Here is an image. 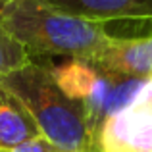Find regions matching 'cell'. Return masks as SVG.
Here are the masks:
<instances>
[{
  "label": "cell",
  "mask_w": 152,
  "mask_h": 152,
  "mask_svg": "<svg viewBox=\"0 0 152 152\" xmlns=\"http://www.w3.org/2000/svg\"><path fill=\"white\" fill-rule=\"evenodd\" d=\"M0 23L33 60L37 56H64L93 62L115 39L102 23L64 14L42 0H12L0 12Z\"/></svg>",
  "instance_id": "cell-1"
},
{
  "label": "cell",
  "mask_w": 152,
  "mask_h": 152,
  "mask_svg": "<svg viewBox=\"0 0 152 152\" xmlns=\"http://www.w3.org/2000/svg\"><path fill=\"white\" fill-rule=\"evenodd\" d=\"M35 119L39 131L62 152H96L83 110L73 102L52 77L50 66L27 62L0 81Z\"/></svg>",
  "instance_id": "cell-2"
},
{
  "label": "cell",
  "mask_w": 152,
  "mask_h": 152,
  "mask_svg": "<svg viewBox=\"0 0 152 152\" xmlns=\"http://www.w3.org/2000/svg\"><path fill=\"white\" fill-rule=\"evenodd\" d=\"M50 71L58 87L83 110L87 125L94 135V142L102 123L129 106L148 83L145 79L119 75L102 69L93 62L75 58L50 66Z\"/></svg>",
  "instance_id": "cell-3"
},
{
  "label": "cell",
  "mask_w": 152,
  "mask_h": 152,
  "mask_svg": "<svg viewBox=\"0 0 152 152\" xmlns=\"http://www.w3.org/2000/svg\"><path fill=\"white\" fill-rule=\"evenodd\" d=\"M96 152H152V81L127 108L102 123Z\"/></svg>",
  "instance_id": "cell-4"
},
{
  "label": "cell",
  "mask_w": 152,
  "mask_h": 152,
  "mask_svg": "<svg viewBox=\"0 0 152 152\" xmlns=\"http://www.w3.org/2000/svg\"><path fill=\"white\" fill-rule=\"evenodd\" d=\"M64 14L102 23L110 29L115 23L148 27L152 33V0H42Z\"/></svg>",
  "instance_id": "cell-5"
},
{
  "label": "cell",
  "mask_w": 152,
  "mask_h": 152,
  "mask_svg": "<svg viewBox=\"0 0 152 152\" xmlns=\"http://www.w3.org/2000/svg\"><path fill=\"white\" fill-rule=\"evenodd\" d=\"M93 64L119 75L152 81V35L114 39L110 46L93 60Z\"/></svg>",
  "instance_id": "cell-6"
},
{
  "label": "cell",
  "mask_w": 152,
  "mask_h": 152,
  "mask_svg": "<svg viewBox=\"0 0 152 152\" xmlns=\"http://www.w3.org/2000/svg\"><path fill=\"white\" fill-rule=\"evenodd\" d=\"M41 137L35 119L12 93L0 87V150H10Z\"/></svg>",
  "instance_id": "cell-7"
},
{
  "label": "cell",
  "mask_w": 152,
  "mask_h": 152,
  "mask_svg": "<svg viewBox=\"0 0 152 152\" xmlns=\"http://www.w3.org/2000/svg\"><path fill=\"white\" fill-rule=\"evenodd\" d=\"M31 60L33 58L25 50V46L0 23V81Z\"/></svg>",
  "instance_id": "cell-8"
},
{
  "label": "cell",
  "mask_w": 152,
  "mask_h": 152,
  "mask_svg": "<svg viewBox=\"0 0 152 152\" xmlns=\"http://www.w3.org/2000/svg\"><path fill=\"white\" fill-rule=\"evenodd\" d=\"M0 152H62L58 146H54L48 139L41 137L37 139H31V141L23 142V145L15 146V148H10V150H0Z\"/></svg>",
  "instance_id": "cell-9"
},
{
  "label": "cell",
  "mask_w": 152,
  "mask_h": 152,
  "mask_svg": "<svg viewBox=\"0 0 152 152\" xmlns=\"http://www.w3.org/2000/svg\"><path fill=\"white\" fill-rule=\"evenodd\" d=\"M10 2H12V0H0V12H2L4 8H6L8 4H10Z\"/></svg>",
  "instance_id": "cell-10"
}]
</instances>
